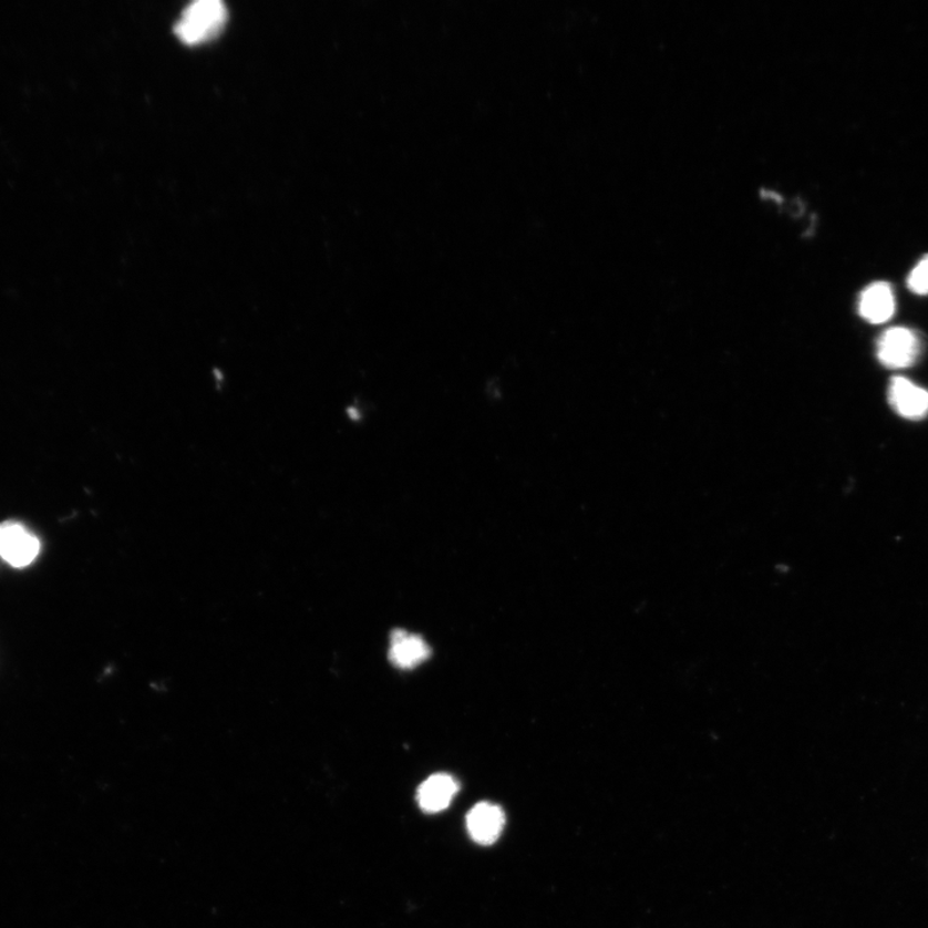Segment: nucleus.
Wrapping results in <instances>:
<instances>
[{"mask_svg":"<svg viewBox=\"0 0 928 928\" xmlns=\"http://www.w3.org/2000/svg\"><path fill=\"white\" fill-rule=\"evenodd\" d=\"M227 20V8L219 0H198L187 6L177 22L176 34L188 44L207 42L221 31Z\"/></svg>","mask_w":928,"mask_h":928,"instance_id":"f257e3e1","label":"nucleus"},{"mask_svg":"<svg viewBox=\"0 0 928 928\" xmlns=\"http://www.w3.org/2000/svg\"><path fill=\"white\" fill-rule=\"evenodd\" d=\"M921 338L908 328H891L879 337L877 357L886 368L906 369L921 355Z\"/></svg>","mask_w":928,"mask_h":928,"instance_id":"f03ea898","label":"nucleus"},{"mask_svg":"<svg viewBox=\"0 0 928 928\" xmlns=\"http://www.w3.org/2000/svg\"><path fill=\"white\" fill-rule=\"evenodd\" d=\"M41 553V542L25 526L6 522L0 524V557L13 568H27Z\"/></svg>","mask_w":928,"mask_h":928,"instance_id":"7ed1b4c3","label":"nucleus"},{"mask_svg":"<svg viewBox=\"0 0 928 928\" xmlns=\"http://www.w3.org/2000/svg\"><path fill=\"white\" fill-rule=\"evenodd\" d=\"M888 401L894 411L910 421L928 415V391L916 386L904 377H895L888 388Z\"/></svg>","mask_w":928,"mask_h":928,"instance_id":"20e7f679","label":"nucleus"},{"mask_svg":"<svg viewBox=\"0 0 928 928\" xmlns=\"http://www.w3.org/2000/svg\"><path fill=\"white\" fill-rule=\"evenodd\" d=\"M506 816L498 805L482 802L472 807L467 815V829L478 845H492L505 828Z\"/></svg>","mask_w":928,"mask_h":928,"instance_id":"39448f33","label":"nucleus"},{"mask_svg":"<svg viewBox=\"0 0 928 928\" xmlns=\"http://www.w3.org/2000/svg\"><path fill=\"white\" fill-rule=\"evenodd\" d=\"M458 790L460 784L453 776L436 774L421 784L419 793H416V800H419L423 812L435 814L443 812L452 804Z\"/></svg>","mask_w":928,"mask_h":928,"instance_id":"423d86ee","label":"nucleus"},{"mask_svg":"<svg viewBox=\"0 0 928 928\" xmlns=\"http://www.w3.org/2000/svg\"><path fill=\"white\" fill-rule=\"evenodd\" d=\"M895 308L893 288L885 281L873 282L860 296L859 312L872 324H883L890 320Z\"/></svg>","mask_w":928,"mask_h":928,"instance_id":"0eeeda50","label":"nucleus"},{"mask_svg":"<svg viewBox=\"0 0 928 928\" xmlns=\"http://www.w3.org/2000/svg\"><path fill=\"white\" fill-rule=\"evenodd\" d=\"M430 648L422 637L405 631L392 633L390 660L403 670H411L430 657Z\"/></svg>","mask_w":928,"mask_h":928,"instance_id":"6e6552de","label":"nucleus"},{"mask_svg":"<svg viewBox=\"0 0 928 928\" xmlns=\"http://www.w3.org/2000/svg\"><path fill=\"white\" fill-rule=\"evenodd\" d=\"M908 287L916 295H928V256L924 257L909 274Z\"/></svg>","mask_w":928,"mask_h":928,"instance_id":"1a4fd4ad","label":"nucleus"}]
</instances>
